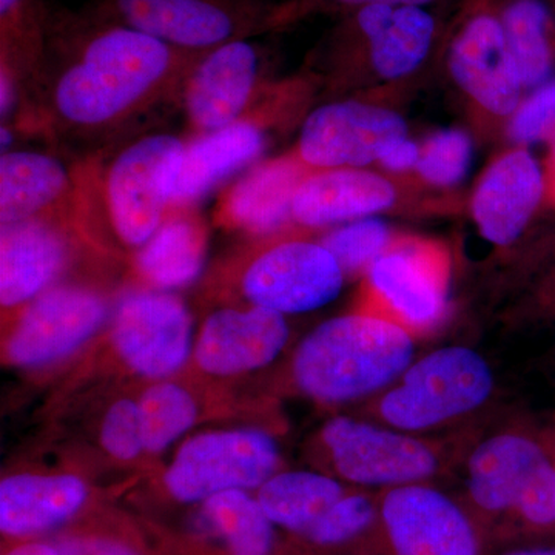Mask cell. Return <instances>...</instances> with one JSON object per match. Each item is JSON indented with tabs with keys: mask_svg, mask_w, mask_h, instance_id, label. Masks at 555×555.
Segmentation results:
<instances>
[{
	"mask_svg": "<svg viewBox=\"0 0 555 555\" xmlns=\"http://www.w3.org/2000/svg\"><path fill=\"white\" fill-rule=\"evenodd\" d=\"M420 159V149L416 147L414 142L409 141L406 138L397 139V141L390 142L382 155H379V163L386 167V169L393 171H403L411 169L416 166Z\"/></svg>",
	"mask_w": 555,
	"mask_h": 555,
	"instance_id": "cell-36",
	"label": "cell"
},
{
	"mask_svg": "<svg viewBox=\"0 0 555 555\" xmlns=\"http://www.w3.org/2000/svg\"><path fill=\"white\" fill-rule=\"evenodd\" d=\"M280 466V447L264 430L198 434L182 443L164 473V494L177 505L198 506L222 492H257Z\"/></svg>",
	"mask_w": 555,
	"mask_h": 555,
	"instance_id": "cell-6",
	"label": "cell"
},
{
	"mask_svg": "<svg viewBox=\"0 0 555 555\" xmlns=\"http://www.w3.org/2000/svg\"><path fill=\"white\" fill-rule=\"evenodd\" d=\"M286 317L248 306L225 308L207 317L193 347L196 366L214 377H235L269 366L286 347Z\"/></svg>",
	"mask_w": 555,
	"mask_h": 555,
	"instance_id": "cell-14",
	"label": "cell"
},
{
	"mask_svg": "<svg viewBox=\"0 0 555 555\" xmlns=\"http://www.w3.org/2000/svg\"><path fill=\"white\" fill-rule=\"evenodd\" d=\"M500 555H555V545L513 547Z\"/></svg>",
	"mask_w": 555,
	"mask_h": 555,
	"instance_id": "cell-39",
	"label": "cell"
},
{
	"mask_svg": "<svg viewBox=\"0 0 555 555\" xmlns=\"http://www.w3.org/2000/svg\"><path fill=\"white\" fill-rule=\"evenodd\" d=\"M451 258L434 241L396 238L366 272L363 310L393 321L414 337L441 323L448 310Z\"/></svg>",
	"mask_w": 555,
	"mask_h": 555,
	"instance_id": "cell-7",
	"label": "cell"
},
{
	"mask_svg": "<svg viewBox=\"0 0 555 555\" xmlns=\"http://www.w3.org/2000/svg\"><path fill=\"white\" fill-rule=\"evenodd\" d=\"M257 78V50L246 40H232L203 54L182 87L193 131L201 137L243 119Z\"/></svg>",
	"mask_w": 555,
	"mask_h": 555,
	"instance_id": "cell-17",
	"label": "cell"
},
{
	"mask_svg": "<svg viewBox=\"0 0 555 555\" xmlns=\"http://www.w3.org/2000/svg\"><path fill=\"white\" fill-rule=\"evenodd\" d=\"M2 555H62V551L56 537H53V539H35L11 543L3 550Z\"/></svg>",
	"mask_w": 555,
	"mask_h": 555,
	"instance_id": "cell-37",
	"label": "cell"
},
{
	"mask_svg": "<svg viewBox=\"0 0 555 555\" xmlns=\"http://www.w3.org/2000/svg\"><path fill=\"white\" fill-rule=\"evenodd\" d=\"M543 190L539 164L525 150L496 159L474 195L473 214L481 235L496 246L513 244L539 206Z\"/></svg>",
	"mask_w": 555,
	"mask_h": 555,
	"instance_id": "cell-22",
	"label": "cell"
},
{
	"mask_svg": "<svg viewBox=\"0 0 555 555\" xmlns=\"http://www.w3.org/2000/svg\"><path fill=\"white\" fill-rule=\"evenodd\" d=\"M119 24L190 53L243 39V9L229 0H108Z\"/></svg>",
	"mask_w": 555,
	"mask_h": 555,
	"instance_id": "cell-16",
	"label": "cell"
},
{
	"mask_svg": "<svg viewBox=\"0 0 555 555\" xmlns=\"http://www.w3.org/2000/svg\"><path fill=\"white\" fill-rule=\"evenodd\" d=\"M546 22L547 11L539 0H518L505 13L502 25L507 49L524 87L539 86L550 73Z\"/></svg>",
	"mask_w": 555,
	"mask_h": 555,
	"instance_id": "cell-30",
	"label": "cell"
},
{
	"mask_svg": "<svg viewBox=\"0 0 555 555\" xmlns=\"http://www.w3.org/2000/svg\"><path fill=\"white\" fill-rule=\"evenodd\" d=\"M387 555H485L480 521L427 483L379 492Z\"/></svg>",
	"mask_w": 555,
	"mask_h": 555,
	"instance_id": "cell-9",
	"label": "cell"
},
{
	"mask_svg": "<svg viewBox=\"0 0 555 555\" xmlns=\"http://www.w3.org/2000/svg\"><path fill=\"white\" fill-rule=\"evenodd\" d=\"M555 126V80L535 91L517 108L511 137L520 144L545 138Z\"/></svg>",
	"mask_w": 555,
	"mask_h": 555,
	"instance_id": "cell-34",
	"label": "cell"
},
{
	"mask_svg": "<svg viewBox=\"0 0 555 555\" xmlns=\"http://www.w3.org/2000/svg\"><path fill=\"white\" fill-rule=\"evenodd\" d=\"M109 334L124 364L153 379L177 374L195 347L188 306L159 288H142L120 298Z\"/></svg>",
	"mask_w": 555,
	"mask_h": 555,
	"instance_id": "cell-11",
	"label": "cell"
},
{
	"mask_svg": "<svg viewBox=\"0 0 555 555\" xmlns=\"http://www.w3.org/2000/svg\"><path fill=\"white\" fill-rule=\"evenodd\" d=\"M184 147L171 134H150L120 150L107 167L83 170L80 225L93 217L120 247H144L169 215L175 167Z\"/></svg>",
	"mask_w": 555,
	"mask_h": 555,
	"instance_id": "cell-3",
	"label": "cell"
},
{
	"mask_svg": "<svg viewBox=\"0 0 555 555\" xmlns=\"http://www.w3.org/2000/svg\"><path fill=\"white\" fill-rule=\"evenodd\" d=\"M101 444L119 462H131L145 452L138 401L118 400L102 420Z\"/></svg>",
	"mask_w": 555,
	"mask_h": 555,
	"instance_id": "cell-33",
	"label": "cell"
},
{
	"mask_svg": "<svg viewBox=\"0 0 555 555\" xmlns=\"http://www.w3.org/2000/svg\"><path fill=\"white\" fill-rule=\"evenodd\" d=\"M400 138H406V124L397 113L360 102H337L306 119L297 153L313 170L353 169L377 160Z\"/></svg>",
	"mask_w": 555,
	"mask_h": 555,
	"instance_id": "cell-13",
	"label": "cell"
},
{
	"mask_svg": "<svg viewBox=\"0 0 555 555\" xmlns=\"http://www.w3.org/2000/svg\"><path fill=\"white\" fill-rule=\"evenodd\" d=\"M82 171H72L47 153H3L0 159V221L67 218L80 224Z\"/></svg>",
	"mask_w": 555,
	"mask_h": 555,
	"instance_id": "cell-18",
	"label": "cell"
},
{
	"mask_svg": "<svg viewBox=\"0 0 555 555\" xmlns=\"http://www.w3.org/2000/svg\"><path fill=\"white\" fill-rule=\"evenodd\" d=\"M321 443L339 480L382 491L427 483L440 470L437 448L415 434L338 415L321 429Z\"/></svg>",
	"mask_w": 555,
	"mask_h": 555,
	"instance_id": "cell-8",
	"label": "cell"
},
{
	"mask_svg": "<svg viewBox=\"0 0 555 555\" xmlns=\"http://www.w3.org/2000/svg\"><path fill=\"white\" fill-rule=\"evenodd\" d=\"M449 67L456 83L488 112H516L524 86L503 25L494 17L480 16L467 25L452 46Z\"/></svg>",
	"mask_w": 555,
	"mask_h": 555,
	"instance_id": "cell-20",
	"label": "cell"
},
{
	"mask_svg": "<svg viewBox=\"0 0 555 555\" xmlns=\"http://www.w3.org/2000/svg\"><path fill=\"white\" fill-rule=\"evenodd\" d=\"M396 190L387 179L356 169L315 170L299 185L292 218L308 228L369 217L392 206Z\"/></svg>",
	"mask_w": 555,
	"mask_h": 555,
	"instance_id": "cell-24",
	"label": "cell"
},
{
	"mask_svg": "<svg viewBox=\"0 0 555 555\" xmlns=\"http://www.w3.org/2000/svg\"><path fill=\"white\" fill-rule=\"evenodd\" d=\"M547 192L555 204V147L550 158V167H547Z\"/></svg>",
	"mask_w": 555,
	"mask_h": 555,
	"instance_id": "cell-40",
	"label": "cell"
},
{
	"mask_svg": "<svg viewBox=\"0 0 555 555\" xmlns=\"http://www.w3.org/2000/svg\"><path fill=\"white\" fill-rule=\"evenodd\" d=\"M145 452L160 454L192 429L198 404L185 387L160 382L150 386L138 401Z\"/></svg>",
	"mask_w": 555,
	"mask_h": 555,
	"instance_id": "cell-29",
	"label": "cell"
},
{
	"mask_svg": "<svg viewBox=\"0 0 555 555\" xmlns=\"http://www.w3.org/2000/svg\"><path fill=\"white\" fill-rule=\"evenodd\" d=\"M390 243V230L378 219H358L335 229L321 241L337 258L345 275L366 273Z\"/></svg>",
	"mask_w": 555,
	"mask_h": 555,
	"instance_id": "cell-31",
	"label": "cell"
},
{
	"mask_svg": "<svg viewBox=\"0 0 555 555\" xmlns=\"http://www.w3.org/2000/svg\"><path fill=\"white\" fill-rule=\"evenodd\" d=\"M494 390L486 358L466 346L433 350L411 363L379 393L375 412L383 425L418 434L454 422L483 406Z\"/></svg>",
	"mask_w": 555,
	"mask_h": 555,
	"instance_id": "cell-5",
	"label": "cell"
},
{
	"mask_svg": "<svg viewBox=\"0 0 555 555\" xmlns=\"http://www.w3.org/2000/svg\"><path fill=\"white\" fill-rule=\"evenodd\" d=\"M207 232L195 208H170L152 240L137 251L139 276L153 288L189 286L203 270Z\"/></svg>",
	"mask_w": 555,
	"mask_h": 555,
	"instance_id": "cell-25",
	"label": "cell"
},
{
	"mask_svg": "<svg viewBox=\"0 0 555 555\" xmlns=\"http://www.w3.org/2000/svg\"><path fill=\"white\" fill-rule=\"evenodd\" d=\"M349 488L313 470H280L255 492L266 516L291 540L306 534Z\"/></svg>",
	"mask_w": 555,
	"mask_h": 555,
	"instance_id": "cell-28",
	"label": "cell"
},
{
	"mask_svg": "<svg viewBox=\"0 0 555 555\" xmlns=\"http://www.w3.org/2000/svg\"><path fill=\"white\" fill-rule=\"evenodd\" d=\"M467 494L485 520L511 518L539 534L555 529V460L526 434H495L474 449Z\"/></svg>",
	"mask_w": 555,
	"mask_h": 555,
	"instance_id": "cell-4",
	"label": "cell"
},
{
	"mask_svg": "<svg viewBox=\"0 0 555 555\" xmlns=\"http://www.w3.org/2000/svg\"><path fill=\"white\" fill-rule=\"evenodd\" d=\"M107 313V301L91 288L50 287L21 310L7 338V361L22 369L56 363L93 338Z\"/></svg>",
	"mask_w": 555,
	"mask_h": 555,
	"instance_id": "cell-12",
	"label": "cell"
},
{
	"mask_svg": "<svg viewBox=\"0 0 555 555\" xmlns=\"http://www.w3.org/2000/svg\"><path fill=\"white\" fill-rule=\"evenodd\" d=\"M79 222L67 218H36L2 225L0 235V305L25 308L53 287L72 257V230Z\"/></svg>",
	"mask_w": 555,
	"mask_h": 555,
	"instance_id": "cell-15",
	"label": "cell"
},
{
	"mask_svg": "<svg viewBox=\"0 0 555 555\" xmlns=\"http://www.w3.org/2000/svg\"><path fill=\"white\" fill-rule=\"evenodd\" d=\"M337 258L321 243L287 240L262 248L241 275V292L251 306L295 315L334 301L345 283Z\"/></svg>",
	"mask_w": 555,
	"mask_h": 555,
	"instance_id": "cell-10",
	"label": "cell"
},
{
	"mask_svg": "<svg viewBox=\"0 0 555 555\" xmlns=\"http://www.w3.org/2000/svg\"><path fill=\"white\" fill-rule=\"evenodd\" d=\"M54 537L60 542L62 555H149L133 537L122 532L86 528Z\"/></svg>",
	"mask_w": 555,
	"mask_h": 555,
	"instance_id": "cell-35",
	"label": "cell"
},
{
	"mask_svg": "<svg viewBox=\"0 0 555 555\" xmlns=\"http://www.w3.org/2000/svg\"><path fill=\"white\" fill-rule=\"evenodd\" d=\"M203 54L175 49L127 25L104 28L57 76L53 115L80 131L118 126L184 82Z\"/></svg>",
	"mask_w": 555,
	"mask_h": 555,
	"instance_id": "cell-1",
	"label": "cell"
},
{
	"mask_svg": "<svg viewBox=\"0 0 555 555\" xmlns=\"http://www.w3.org/2000/svg\"><path fill=\"white\" fill-rule=\"evenodd\" d=\"M266 134L257 120L243 118L185 144L173 173L170 208L193 207L218 184L261 155Z\"/></svg>",
	"mask_w": 555,
	"mask_h": 555,
	"instance_id": "cell-23",
	"label": "cell"
},
{
	"mask_svg": "<svg viewBox=\"0 0 555 555\" xmlns=\"http://www.w3.org/2000/svg\"><path fill=\"white\" fill-rule=\"evenodd\" d=\"M338 2L349 3V5H414L418 7L429 0H338Z\"/></svg>",
	"mask_w": 555,
	"mask_h": 555,
	"instance_id": "cell-38",
	"label": "cell"
},
{
	"mask_svg": "<svg viewBox=\"0 0 555 555\" xmlns=\"http://www.w3.org/2000/svg\"><path fill=\"white\" fill-rule=\"evenodd\" d=\"M312 171L298 153L259 164L219 199V224L251 235L276 232L292 218L295 195Z\"/></svg>",
	"mask_w": 555,
	"mask_h": 555,
	"instance_id": "cell-21",
	"label": "cell"
},
{
	"mask_svg": "<svg viewBox=\"0 0 555 555\" xmlns=\"http://www.w3.org/2000/svg\"><path fill=\"white\" fill-rule=\"evenodd\" d=\"M415 337L367 310L324 321L302 338L292 360L299 392L341 404L385 392L415 360Z\"/></svg>",
	"mask_w": 555,
	"mask_h": 555,
	"instance_id": "cell-2",
	"label": "cell"
},
{
	"mask_svg": "<svg viewBox=\"0 0 555 555\" xmlns=\"http://www.w3.org/2000/svg\"><path fill=\"white\" fill-rule=\"evenodd\" d=\"M473 156V145L466 133L448 130L437 133L420 150L416 167L430 184L452 185L465 177Z\"/></svg>",
	"mask_w": 555,
	"mask_h": 555,
	"instance_id": "cell-32",
	"label": "cell"
},
{
	"mask_svg": "<svg viewBox=\"0 0 555 555\" xmlns=\"http://www.w3.org/2000/svg\"><path fill=\"white\" fill-rule=\"evenodd\" d=\"M291 542L301 555H387L379 494L349 489L305 535Z\"/></svg>",
	"mask_w": 555,
	"mask_h": 555,
	"instance_id": "cell-27",
	"label": "cell"
},
{
	"mask_svg": "<svg viewBox=\"0 0 555 555\" xmlns=\"http://www.w3.org/2000/svg\"><path fill=\"white\" fill-rule=\"evenodd\" d=\"M90 488L73 474H14L0 481V532L11 543L47 539L75 524L90 503Z\"/></svg>",
	"mask_w": 555,
	"mask_h": 555,
	"instance_id": "cell-19",
	"label": "cell"
},
{
	"mask_svg": "<svg viewBox=\"0 0 555 555\" xmlns=\"http://www.w3.org/2000/svg\"><path fill=\"white\" fill-rule=\"evenodd\" d=\"M358 25L371 42L375 69L387 79L414 72L433 42V17L414 5L363 7Z\"/></svg>",
	"mask_w": 555,
	"mask_h": 555,
	"instance_id": "cell-26",
	"label": "cell"
}]
</instances>
